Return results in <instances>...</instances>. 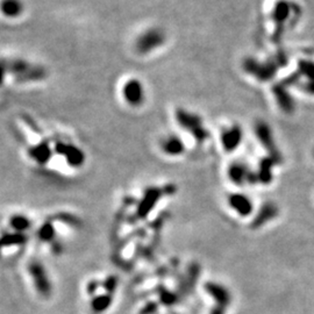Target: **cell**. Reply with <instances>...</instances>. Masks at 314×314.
<instances>
[{
  "label": "cell",
  "mask_w": 314,
  "mask_h": 314,
  "mask_svg": "<svg viewBox=\"0 0 314 314\" xmlns=\"http://www.w3.org/2000/svg\"><path fill=\"white\" fill-rule=\"evenodd\" d=\"M2 72L8 74L19 83H36L47 78L44 66L21 58H4Z\"/></svg>",
  "instance_id": "6da1fadb"
},
{
  "label": "cell",
  "mask_w": 314,
  "mask_h": 314,
  "mask_svg": "<svg viewBox=\"0 0 314 314\" xmlns=\"http://www.w3.org/2000/svg\"><path fill=\"white\" fill-rule=\"evenodd\" d=\"M174 119H176L177 124L188 134H191L199 144H202L208 138L210 132L204 126L202 116H198L197 113L190 112L184 108H178L174 112Z\"/></svg>",
  "instance_id": "7a4b0ae2"
},
{
  "label": "cell",
  "mask_w": 314,
  "mask_h": 314,
  "mask_svg": "<svg viewBox=\"0 0 314 314\" xmlns=\"http://www.w3.org/2000/svg\"><path fill=\"white\" fill-rule=\"evenodd\" d=\"M166 41V33L162 30L150 28L138 38L136 42H135V48L141 55H147V54H150L162 47Z\"/></svg>",
  "instance_id": "3957f363"
},
{
  "label": "cell",
  "mask_w": 314,
  "mask_h": 314,
  "mask_svg": "<svg viewBox=\"0 0 314 314\" xmlns=\"http://www.w3.org/2000/svg\"><path fill=\"white\" fill-rule=\"evenodd\" d=\"M244 69L250 76H254L256 80L266 82L276 72V66L272 62H260L255 58H247L244 62Z\"/></svg>",
  "instance_id": "277c9868"
},
{
  "label": "cell",
  "mask_w": 314,
  "mask_h": 314,
  "mask_svg": "<svg viewBox=\"0 0 314 314\" xmlns=\"http://www.w3.org/2000/svg\"><path fill=\"white\" fill-rule=\"evenodd\" d=\"M124 99L130 106L138 107L144 102L146 91L144 84L136 78L128 80L122 88Z\"/></svg>",
  "instance_id": "5b68a950"
},
{
  "label": "cell",
  "mask_w": 314,
  "mask_h": 314,
  "mask_svg": "<svg viewBox=\"0 0 314 314\" xmlns=\"http://www.w3.org/2000/svg\"><path fill=\"white\" fill-rule=\"evenodd\" d=\"M55 152L57 154L63 156L68 164L74 168L80 166L85 160L84 152L77 146L68 144V142L58 141L55 144Z\"/></svg>",
  "instance_id": "8992f818"
},
{
  "label": "cell",
  "mask_w": 314,
  "mask_h": 314,
  "mask_svg": "<svg viewBox=\"0 0 314 314\" xmlns=\"http://www.w3.org/2000/svg\"><path fill=\"white\" fill-rule=\"evenodd\" d=\"M242 138H244V130L238 124H233L230 128H226L220 135L221 144L228 152L235 150L241 144Z\"/></svg>",
  "instance_id": "52a82bcc"
},
{
  "label": "cell",
  "mask_w": 314,
  "mask_h": 314,
  "mask_svg": "<svg viewBox=\"0 0 314 314\" xmlns=\"http://www.w3.org/2000/svg\"><path fill=\"white\" fill-rule=\"evenodd\" d=\"M255 134L258 136L260 144H261L266 150L271 152V157L274 160V154H276V146H274V140L272 132L269 124L264 121H258L255 124Z\"/></svg>",
  "instance_id": "ba28073f"
},
{
  "label": "cell",
  "mask_w": 314,
  "mask_h": 314,
  "mask_svg": "<svg viewBox=\"0 0 314 314\" xmlns=\"http://www.w3.org/2000/svg\"><path fill=\"white\" fill-rule=\"evenodd\" d=\"M230 205L234 210L242 216H247L252 210V202L247 196L241 194H232L230 197Z\"/></svg>",
  "instance_id": "9c48e42d"
},
{
  "label": "cell",
  "mask_w": 314,
  "mask_h": 314,
  "mask_svg": "<svg viewBox=\"0 0 314 314\" xmlns=\"http://www.w3.org/2000/svg\"><path fill=\"white\" fill-rule=\"evenodd\" d=\"M162 149L166 155L180 156L184 152L185 146L180 138L176 136V135H170L163 140Z\"/></svg>",
  "instance_id": "30bf717a"
},
{
  "label": "cell",
  "mask_w": 314,
  "mask_h": 314,
  "mask_svg": "<svg viewBox=\"0 0 314 314\" xmlns=\"http://www.w3.org/2000/svg\"><path fill=\"white\" fill-rule=\"evenodd\" d=\"M52 155V152L50 147H49L48 144L46 142H41L34 147H32L30 149V156L32 158L35 160V162L40 163V164H46L50 160V157Z\"/></svg>",
  "instance_id": "8fae6325"
},
{
  "label": "cell",
  "mask_w": 314,
  "mask_h": 314,
  "mask_svg": "<svg viewBox=\"0 0 314 314\" xmlns=\"http://www.w3.org/2000/svg\"><path fill=\"white\" fill-rule=\"evenodd\" d=\"M228 174H230V180L236 184H242L246 180H249L250 174H249L248 168L244 163L232 164L230 166V170H228Z\"/></svg>",
  "instance_id": "7c38bea8"
},
{
  "label": "cell",
  "mask_w": 314,
  "mask_h": 314,
  "mask_svg": "<svg viewBox=\"0 0 314 314\" xmlns=\"http://www.w3.org/2000/svg\"><path fill=\"white\" fill-rule=\"evenodd\" d=\"M2 14L7 18H18L24 12V4L21 0H2Z\"/></svg>",
  "instance_id": "4fadbf2b"
},
{
  "label": "cell",
  "mask_w": 314,
  "mask_h": 314,
  "mask_svg": "<svg viewBox=\"0 0 314 314\" xmlns=\"http://www.w3.org/2000/svg\"><path fill=\"white\" fill-rule=\"evenodd\" d=\"M30 270H32V274H33V278H34L35 283H36L38 285V288H40V291L42 292V294H47L50 288H49L48 280L46 278L44 271V269H42V266H40V264H34Z\"/></svg>",
  "instance_id": "5bb4252c"
},
{
  "label": "cell",
  "mask_w": 314,
  "mask_h": 314,
  "mask_svg": "<svg viewBox=\"0 0 314 314\" xmlns=\"http://www.w3.org/2000/svg\"><path fill=\"white\" fill-rule=\"evenodd\" d=\"M274 163V160L272 157L269 158H264L261 163H260V174H258V180L262 183H269L271 180V169Z\"/></svg>",
  "instance_id": "9a60e30c"
},
{
  "label": "cell",
  "mask_w": 314,
  "mask_h": 314,
  "mask_svg": "<svg viewBox=\"0 0 314 314\" xmlns=\"http://www.w3.org/2000/svg\"><path fill=\"white\" fill-rule=\"evenodd\" d=\"M288 14H290V5L286 2H278L274 8L272 19L274 22L282 24L284 22Z\"/></svg>",
  "instance_id": "2e32d148"
},
{
  "label": "cell",
  "mask_w": 314,
  "mask_h": 314,
  "mask_svg": "<svg viewBox=\"0 0 314 314\" xmlns=\"http://www.w3.org/2000/svg\"><path fill=\"white\" fill-rule=\"evenodd\" d=\"M208 292L214 298L218 299V302H219L220 304L226 305L230 302V294H228L222 286H219V285L216 284L208 285Z\"/></svg>",
  "instance_id": "e0dca14e"
},
{
  "label": "cell",
  "mask_w": 314,
  "mask_h": 314,
  "mask_svg": "<svg viewBox=\"0 0 314 314\" xmlns=\"http://www.w3.org/2000/svg\"><path fill=\"white\" fill-rule=\"evenodd\" d=\"M274 97H276L278 104L283 108L284 110H288L291 107H294V102H292V99L288 97L286 92L283 88H277L274 90Z\"/></svg>",
  "instance_id": "ac0fdd59"
},
{
  "label": "cell",
  "mask_w": 314,
  "mask_h": 314,
  "mask_svg": "<svg viewBox=\"0 0 314 314\" xmlns=\"http://www.w3.org/2000/svg\"><path fill=\"white\" fill-rule=\"evenodd\" d=\"M277 214V208L276 206L274 205H266L264 206V208L260 212V214L258 216V219L255 220L256 224H262L266 221L272 219V218Z\"/></svg>",
  "instance_id": "d6986e66"
},
{
  "label": "cell",
  "mask_w": 314,
  "mask_h": 314,
  "mask_svg": "<svg viewBox=\"0 0 314 314\" xmlns=\"http://www.w3.org/2000/svg\"><path fill=\"white\" fill-rule=\"evenodd\" d=\"M10 224H12V227L16 228V230H24L27 227H30V221L22 216H16L10 220Z\"/></svg>",
  "instance_id": "ffe728a7"
},
{
  "label": "cell",
  "mask_w": 314,
  "mask_h": 314,
  "mask_svg": "<svg viewBox=\"0 0 314 314\" xmlns=\"http://www.w3.org/2000/svg\"><path fill=\"white\" fill-rule=\"evenodd\" d=\"M110 305V298L107 297H99L97 300L94 302V304L92 305V308H94L96 311L100 312V311H104V310L107 308V306Z\"/></svg>",
  "instance_id": "44dd1931"
},
{
  "label": "cell",
  "mask_w": 314,
  "mask_h": 314,
  "mask_svg": "<svg viewBox=\"0 0 314 314\" xmlns=\"http://www.w3.org/2000/svg\"><path fill=\"white\" fill-rule=\"evenodd\" d=\"M306 91L310 92V94H314V80L310 82L308 85H306Z\"/></svg>",
  "instance_id": "7402d4cb"
}]
</instances>
